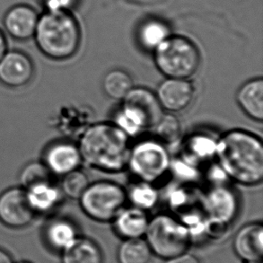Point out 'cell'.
I'll use <instances>...</instances> for the list:
<instances>
[{
  "instance_id": "8fae6325",
  "label": "cell",
  "mask_w": 263,
  "mask_h": 263,
  "mask_svg": "<svg viewBox=\"0 0 263 263\" xmlns=\"http://www.w3.org/2000/svg\"><path fill=\"white\" fill-rule=\"evenodd\" d=\"M34 66L28 55L19 50H7L0 60V82L9 87L25 86L32 80Z\"/></svg>"
},
{
  "instance_id": "9a60e30c",
  "label": "cell",
  "mask_w": 263,
  "mask_h": 263,
  "mask_svg": "<svg viewBox=\"0 0 263 263\" xmlns=\"http://www.w3.org/2000/svg\"><path fill=\"white\" fill-rule=\"evenodd\" d=\"M121 102L137 111L151 129L164 114L156 93L145 87H134Z\"/></svg>"
},
{
  "instance_id": "9c48e42d",
  "label": "cell",
  "mask_w": 263,
  "mask_h": 263,
  "mask_svg": "<svg viewBox=\"0 0 263 263\" xmlns=\"http://www.w3.org/2000/svg\"><path fill=\"white\" fill-rule=\"evenodd\" d=\"M36 214L30 206L25 189L12 187L0 194V222L11 228H23L32 223Z\"/></svg>"
},
{
  "instance_id": "5b68a950",
  "label": "cell",
  "mask_w": 263,
  "mask_h": 263,
  "mask_svg": "<svg viewBox=\"0 0 263 263\" xmlns=\"http://www.w3.org/2000/svg\"><path fill=\"white\" fill-rule=\"evenodd\" d=\"M145 237L152 253L164 260L186 253L192 245L184 226L168 214L150 218Z\"/></svg>"
},
{
  "instance_id": "44dd1931",
  "label": "cell",
  "mask_w": 263,
  "mask_h": 263,
  "mask_svg": "<svg viewBox=\"0 0 263 263\" xmlns=\"http://www.w3.org/2000/svg\"><path fill=\"white\" fill-rule=\"evenodd\" d=\"M79 237L78 230L71 221L58 218L50 221L45 229V239L48 245L61 252Z\"/></svg>"
},
{
  "instance_id": "e575fe53",
  "label": "cell",
  "mask_w": 263,
  "mask_h": 263,
  "mask_svg": "<svg viewBox=\"0 0 263 263\" xmlns=\"http://www.w3.org/2000/svg\"><path fill=\"white\" fill-rule=\"evenodd\" d=\"M164 263H200V261L195 255L186 252L165 260Z\"/></svg>"
},
{
  "instance_id": "8992f818",
  "label": "cell",
  "mask_w": 263,
  "mask_h": 263,
  "mask_svg": "<svg viewBox=\"0 0 263 263\" xmlns=\"http://www.w3.org/2000/svg\"><path fill=\"white\" fill-rule=\"evenodd\" d=\"M171 157L157 139H146L130 147L127 168L139 181L155 184L170 173Z\"/></svg>"
},
{
  "instance_id": "ba28073f",
  "label": "cell",
  "mask_w": 263,
  "mask_h": 263,
  "mask_svg": "<svg viewBox=\"0 0 263 263\" xmlns=\"http://www.w3.org/2000/svg\"><path fill=\"white\" fill-rule=\"evenodd\" d=\"M200 210L206 219L230 226L238 215V196L227 184L211 185L200 197Z\"/></svg>"
},
{
  "instance_id": "7402d4cb",
  "label": "cell",
  "mask_w": 263,
  "mask_h": 263,
  "mask_svg": "<svg viewBox=\"0 0 263 263\" xmlns=\"http://www.w3.org/2000/svg\"><path fill=\"white\" fill-rule=\"evenodd\" d=\"M134 87L132 76L121 69L111 70L103 79V91L110 99L122 101Z\"/></svg>"
},
{
  "instance_id": "d6986e66",
  "label": "cell",
  "mask_w": 263,
  "mask_h": 263,
  "mask_svg": "<svg viewBox=\"0 0 263 263\" xmlns=\"http://www.w3.org/2000/svg\"><path fill=\"white\" fill-rule=\"evenodd\" d=\"M61 263H103V251L92 239L79 236L61 251Z\"/></svg>"
},
{
  "instance_id": "e0dca14e",
  "label": "cell",
  "mask_w": 263,
  "mask_h": 263,
  "mask_svg": "<svg viewBox=\"0 0 263 263\" xmlns=\"http://www.w3.org/2000/svg\"><path fill=\"white\" fill-rule=\"evenodd\" d=\"M217 140L208 132H195L185 140L182 157L199 166L216 159Z\"/></svg>"
},
{
  "instance_id": "f35d334b",
  "label": "cell",
  "mask_w": 263,
  "mask_h": 263,
  "mask_svg": "<svg viewBox=\"0 0 263 263\" xmlns=\"http://www.w3.org/2000/svg\"><path fill=\"white\" fill-rule=\"evenodd\" d=\"M258 263H261V261H260V262H258Z\"/></svg>"
},
{
  "instance_id": "d6a6232c",
  "label": "cell",
  "mask_w": 263,
  "mask_h": 263,
  "mask_svg": "<svg viewBox=\"0 0 263 263\" xmlns=\"http://www.w3.org/2000/svg\"><path fill=\"white\" fill-rule=\"evenodd\" d=\"M77 0H43L46 11L68 12L75 6Z\"/></svg>"
},
{
  "instance_id": "603a6c76",
  "label": "cell",
  "mask_w": 263,
  "mask_h": 263,
  "mask_svg": "<svg viewBox=\"0 0 263 263\" xmlns=\"http://www.w3.org/2000/svg\"><path fill=\"white\" fill-rule=\"evenodd\" d=\"M152 252L144 238L124 239L118 248L119 263H148Z\"/></svg>"
},
{
  "instance_id": "4fadbf2b",
  "label": "cell",
  "mask_w": 263,
  "mask_h": 263,
  "mask_svg": "<svg viewBox=\"0 0 263 263\" xmlns=\"http://www.w3.org/2000/svg\"><path fill=\"white\" fill-rule=\"evenodd\" d=\"M40 15L33 7L19 4L11 7L4 16L5 30L14 39L19 41L33 38Z\"/></svg>"
},
{
  "instance_id": "5bb4252c",
  "label": "cell",
  "mask_w": 263,
  "mask_h": 263,
  "mask_svg": "<svg viewBox=\"0 0 263 263\" xmlns=\"http://www.w3.org/2000/svg\"><path fill=\"white\" fill-rule=\"evenodd\" d=\"M233 248L236 256L246 262L258 263L263 255V227L260 223H250L235 234Z\"/></svg>"
},
{
  "instance_id": "30bf717a",
  "label": "cell",
  "mask_w": 263,
  "mask_h": 263,
  "mask_svg": "<svg viewBox=\"0 0 263 263\" xmlns=\"http://www.w3.org/2000/svg\"><path fill=\"white\" fill-rule=\"evenodd\" d=\"M163 110L175 114L186 110L195 97V87L189 79L166 78L155 92Z\"/></svg>"
},
{
  "instance_id": "3957f363",
  "label": "cell",
  "mask_w": 263,
  "mask_h": 263,
  "mask_svg": "<svg viewBox=\"0 0 263 263\" xmlns=\"http://www.w3.org/2000/svg\"><path fill=\"white\" fill-rule=\"evenodd\" d=\"M33 38L43 55L54 61H65L77 53L81 32L69 12L46 11L40 15Z\"/></svg>"
},
{
  "instance_id": "1f68e13d",
  "label": "cell",
  "mask_w": 263,
  "mask_h": 263,
  "mask_svg": "<svg viewBox=\"0 0 263 263\" xmlns=\"http://www.w3.org/2000/svg\"><path fill=\"white\" fill-rule=\"evenodd\" d=\"M168 200L169 206L180 214L193 208L190 205L192 203L191 195L184 188L179 187L173 189L171 192H169Z\"/></svg>"
},
{
  "instance_id": "4316f807",
  "label": "cell",
  "mask_w": 263,
  "mask_h": 263,
  "mask_svg": "<svg viewBox=\"0 0 263 263\" xmlns=\"http://www.w3.org/2000/svg\"><path fill=\"white\" fill-rule=\"evenodd\" d=\"M155 139L166 145H174L181 138L182 126L175 114L168 112L162 115L160 120L154 126Z\"/></svg>"
},
{
  "instance_id": "f546056e",
  "label": "cell",
  "mask_w": 263,
  "mask_h": 263,
  "mask_svg": "<svg viewBox=\"0 0 263 263\" xmlns=\"http://www.w3.org/2000/svg\"><path fill=\"white\" fill-rule=\"evenodd\" d=\"M90 184L86 173L77 169L62 176L61 191L69 199H78Z\"/></svg>"
},
{
  "instance_id": "2e32d148",
  "label": "cell",
  "mask_w": 263,
  "mask_h": 263,
  "mask_svg": "<svg viewBox=\"0 0 263 263\" xmlns=\"http://www.w3.org/2000/svg\"><path fill=\"white\" fill-rule=\"evenodd\" d=\"M149 220L146 211L132 206H124L111 222L114 223V231L124 240L143 238Z\"/></svg>"
},
{
  "instance_id": "83f0119b",
  "label": "cell",
  "mask_w": 263,
  "mask_h": 263,
  "mask_svg": "<svg viewBox=\"0 0 263 263\" xmlns=\"http://www.w3.org/2000/svg\"><path fill=\"white\" fill-rule=\"evenodd\" d=\"M179 220L187 229L191 242H199L206 238V219L202 210L192 208L180 214Z\"/></svg>"
},
{
  "instance_id": "277c9868",
  "label": "cell",
  "mask_w": 263,
  "mask_h": 263,
  "mask_svg": "<svg viewBox=\"0 0 263 263\" xmlns=\"http://www.w3.org/2000/svg\"><path fill=\"white\" fill-rule=\"evenodd\" d=\"M154 59L157 69L170 79H189L200 65L198 48L182 36H169L154 50Z\"/></svg>"
},
{
  "instance_id": "836d02e7",
  "label": "cell",
  "mask_w": 263,
  "mask_h": 263,
  "mask_svg": "<svg viewBox=\"0 0 263 263\" xmlns=\"http://www.w3.org/2000/svg\"><path fill=\"white\" fill-rule=\"evenodd\" d=\"M206 177L210 180L212 185L226 184L224 181L229 179L224 170L219 166V164L217 163L208 170Z\"/></svg>"
},
{
  "instance_id": "ffe728a7",
  "label": "cell",
  "mask_w": 263,
  "mask_h": 263,
  "mask_svg": "<svg viewBox=\"0 0 263 263\" xmlns=\"http://www.w3.org/2000/svg\"><path fill=\"white\" fill-rule=\"evenodd\" d=\"M26 197L32 210L37 214H44L51 211L60 203L61 190L50 182L34 185L25 190Z\"/></svg>"
},
{
  "instance_id": "d590c367",
  "label": "cell",
  "mask_w": 263,
  "mask_h": 263,
  "mask_svg": "<svg viewBox=\"0 0 263 263\" xmlns=\"http://www.w3.org/2000/svg\"><path fill=\"white\" fill-rule=\"evenodd\" d=\"M7 41L6 35L4 34L2 30L0 29V60L4 57V55L7 53Z\"/></svg>"
},
{
  "instance_id": "8d00e7d4",
  "label": "cell",
  "mask_w": 263,
  "mask_h": 263,
  "mask_svg": "<svg viewBox=\"0 0 263 263\" xmlns=\"http://www.w3.org/2000/svg\"><path fill=\"white\" fill-rule=\"evenodd\" d=\"M0 263H14L10 254L0 248Z\"/></svg>"
},
{
  "instance_id": "74e56055",
  "label": "cell",
  "mask_w": 263,
  "mask_h": 263,
  "mask_svg": "<svg viewBox=\"0 0 263 263\" xmlns=\"http://www.w3.org/2000/svg\"><path fill=\"white\" fill-rule=\"evenodd\" d=\"M18 263H32V262H30V261H20V262H18Z\"/></svg>"
},
{
  "instance_id": "d4e9b609",
  "label": "cell",
  "mask_w": 263,
  "mask_h": 263,
  "mask_svg": "<svg viewBox=\"0 0 263 263\" xmlns=\"http://www.w3.org/2000/svg\"><path fill=\"white\" fill-rule=\"evenodd\" d=\"M127 192V198L132 206L148 211L153 210L159 201V192L155 185L139 181L132 185Z\"/></svg>"
},
{
  "instance_id": "4dcf8cb0",
  "label": "cell",
  "mask_w": 263,
  "mask_h": 263,
  "mask_svg": "<svg viewBox=\"0 0 263 263\" xmlns=\"http://www.w3.org/2000/svg\"><path fill=\"white\" fill-rule=\"evenodd\" d=\"M199 168V165L181 156L177 159L171 161L170 173L172 172L176 177L184 182H192L200 176Z\"/></svg>"
},
{
  "instance_id": "484cf974",
  "label": "cell",
  "mask_w": 263,
  "mask_h": 263,
  "mask_svg": "<svg viewBox=\"0 0 263 263\" xmlns=\"http://www.w3.org/2000/svg\"><path fill=\"white\" fill-rule=\"evenodd\" d=\"M114 123L129 138L140 135L148 129L144 119L130 107L124 104H121L114 115Z\"/></svg>"
},
{
  "instance_id": "ac0fdd59",
  "label": "cell",
  "mask_w": 263,
  "mask_h": 263,
  "mask_svg": "<svg viewBox=\"0 0 263 263\" xmlns=\"http://www.w3.org/2000/svg\"><path fill=\"white\" fill-rule=\"evenodd\" d=\"M236 101L245 114L256 121L263 120V79H254L245 83L237 91Z\"/></svg>"
},
{
  "instance_id": "7a4b0ae2",
  "label": "cell",
  "mask_w": 263,
  "mask_h": 263,
  "mask_svg": "<svg viewBox=\"0 0 263 263\" xmlns=\"http://www.w3.org/2000/svg\"><path fill=\"white\" fill-rule=\"evenodd\" d=\"M83 162L98 171L115 174L127 168L129 137L114 122L89 125L79 137Z\"/></svg>"
},
{
  "instance_id": "f1b7e54d",
  "label": "cell",
  "mask_w": 263,
  "mask_h": 263,
  "mask_svg": "<svg viewBox=\"0 0 263 263\" xmlns=\"http://www.w3.org/2000/svg\"><path fill=\"white\" fill-rule=\"evenodd\" d=\"M52 174L43 162H32L25 165L19 175V181L23 189L51 181Z\"/></svg>"
},
{
  "instance_id": "7c38bea8",
  "label": "cell",
  "mask_w": 263,
  "mask_h": 263,
  "mask_svg": "<svg viewBox=\"0 0 263 263\" xmlns=\"http://www.w3.org/2000/svg\"><path fill=\"white\" fill-rule=\"evenodd\" d=\"M82 157L79 146L75 143L61 141L47 147L43 156V163L52 175L63 176L79 169Z\"/></svg>"
},
{
  "instance_id": "6da1fadb",
  "label": "cell",
  "mask_w": 263,
  "mask_h": 263,
  "mask_svg": "<svg viewBox=\"0 0 263 263\" xmlns=\"http://www.w3.org/2000/svg\"><path fill=\"white\" fill-rule=\"evenodd\" d=\"M216 159L228 177L236 183L253 187L263 180V144L252 132L233 129L217 140Z\"/></svg>"
},
{
  "instance_id": "cb8c5ba5",
  "label": "cell",
  "mask_w": 263,
  "mask_h": 263,
  "mask_svg": "<svg viewBox=\"0 0 263 263\" xmlns=\"http://www.w3.org/2000/svg\"><path fill=\"white\" fill-rule=\"evenodd\" d=\"M139 41L146 50H155L170 36L166 24L160 20L152 19L144 23L139 31Z\"/></svg>"
},
{
  "instance_id": "52a82bcc",
  "label": "cell",
  "mask_w": 263,
  "mask_h": 263,
  "mask_svg": "<svg viewBox=\"0 0 263 263\" xmlns=\"http://www.w3.org/2000/svg\"><path fill=\"white\" fill-rule=\"evenodd\" d=\"M79 201L83 212L89 218L108 223L124 208L128 198L126 190L115 181H98L90 182Z\"/></svg>"
}]
</instances>
